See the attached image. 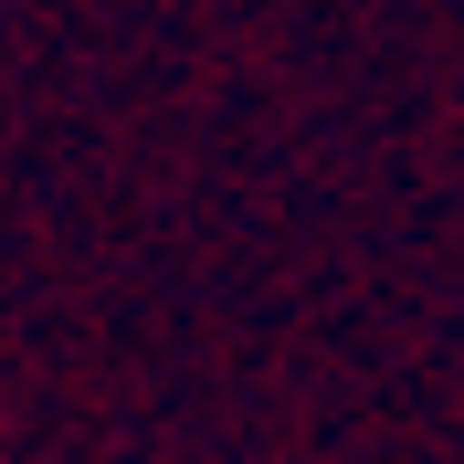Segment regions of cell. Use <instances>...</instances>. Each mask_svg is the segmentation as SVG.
Listing matches in <instances>:
<instances>
[]
</instances>
